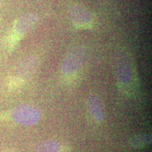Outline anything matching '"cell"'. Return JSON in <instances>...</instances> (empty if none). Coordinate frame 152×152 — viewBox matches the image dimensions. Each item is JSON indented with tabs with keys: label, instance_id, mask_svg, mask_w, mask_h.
Returning a JSON list of instances; mask_svg holds the SVG:
<instances>
[{
	"label": "cell",
	"instance_id": "cell-1",
	"mask_svg": "<svg viewBox=\"0 0 152 152\" xmlns=\"http://www.w3.org/2000/svg\"><path fill=\"white\" fill-rule=\"evenodd\" d=\"M113 70L115 78L121 85L132 84L134 77L132 58L126 51L121 49L113 57Z\"/></svg>",
	"mask_w": 152,
	"mask_h": 152
},
{
	"label": "cell",
	"instance_id": "cell-2",
	"mask_svg": "<svg viewBox=\"0 0 152 152\" xmlns=\"http://www.w3.org/2000/svg\"><path fill=\"white\" fill-rule=\"evenodd\" d=\"M87 58V49L83 46L72 48L66 53L61 64V71L66 75H73L85 65Z\"/></svg>",
	"mask_w": 152,
	"mask_h": 152
},
{
	"label": "cell",
	"instance_id": "cell-3",
	"mask_svg": "<svg viewBox=\"0 0 152 152\" xmlns=\"http://www.w3.org/2000/svg\"><path fill=\"white\" fill-rule=\"evenodd\" d=\"M39 17L36 13L28 12L23 14L14 23L11 36V44H15L18 39L32 32L39 23Z\"/></svg>",
	"mask_w": 152,
	"mask_h": 152
},
{
	"label": "cell",
	"instance_id": "cell-4",
	"mask_svg": "<svg viewBox=\"0 0 152 152\" xmlns=\"http://www.w3.org/2000/svg\"><path fill=\"white\" fill-rule=\"evenodd\" d=\"M11 117L15 123L22 125H33L39 122L42 117L41 111L35 106L23 104L11 111Z\"/></svg>",
	"mask_w": 152,
	"mask_h": 152
},
{
	"label": "cell",
	"instance_id": "cell-5",
	"mask_svg": "<svg viewBox=\"0 0 152 152\" xmlns=\"http://www.w3.org/2000/svg\"><path fill=\"white\" fill-rule=\"evenodd\" d=\"M68 15L70 20L77 28H89L93 26L92 13L84 6L73 4L69 7Z\"/></svg>",
	"mask_w": 152,
	"mask_h": 152
},
{
	"label": "cell",
	"instance_id": "cell-6",
	"mask_svg": "<svg viewBox=\"0 0 152 152\" xmlns=\"http://www.w3.org/2000/svg\"><path fill=\"white\" fill-rule=\"evenodd\" d=\"M39 60L35 56H29L20 62L16 69V76L22 80L31 78L37 71Z\"/></svg>",
	"mask_w": 152,
	"mask_h": 152
},
{
	"label": "cell",
	"instance_id": "cell-7",
	"mask_svg": "<svg viewBox=\"0 0 152 152\" xmlns=\"http://www.w3.org/2000/svg\"><path fill=\"white\" fill-rule=\"evenodd\" d=\"M87 105L88 111L95 121L102 122L104 118V111L100 98L95 94L90 95L87 99Z\"/></svg>",
	"mask_w": 152,
	"mask_h": 152
},
{
	"label": "cell",
	"instance_id": "cell-8",
	"mask_svg": "<svg viewBox=\"0 0 152 152\" xmlns=\"http://www.w3.org/2000/svg\"><path fill=\"white\" fill-rule=\"evenodd\" d=\"M61 146L56 140H47L40 142L35 147V152H60Z\"/></svg>",
	"mask_w": 152,
	"mask_h": 152
},
{
	"label": "cell",
	"instance_id": "cell-9",
	"mask_svg": "<svg viewBox=\"0 0 152 152\" xmlns=\"http://www.w3.org/2000/svg\"><path fill=\"white\" fill-rule=\"evenodd\" d=\"M130 142L131 146L133 147L140 148L146 147L151 144V135L149 134H138L132 137Z\"/></svg>",
	"mask_w": 152,
	"mask_h": 152
},
{
	"label": "cell",
	"instance_id": "cell-10",
	"mask_svg": "<svg viewBox=\"0 0 152 152\" xmlns=\"http://www.w3.org/2000/svg\"><path fill=\"white\" fill-rule=\"evenodd\" d=\"M3 1L4 0H0V6L1 5V4H2V2H3Z\"/></svg>",
	"mask_w": 152,
	"mask_h": 152
}]
</instances>
